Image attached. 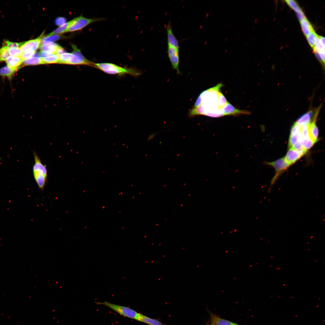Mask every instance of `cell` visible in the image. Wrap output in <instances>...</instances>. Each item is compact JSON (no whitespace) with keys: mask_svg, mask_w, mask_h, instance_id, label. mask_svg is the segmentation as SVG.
<instances>
[{"mask_svg":"<svg viewBox=\"0 0 325 325\" xmlns=\"http://www.w3.org/2000/svg\"><path fill=\"white\" fill-rule=\"evenodd\" d=\"M23 61L20 57L10 56L6 60L7 66L13 68H20V66Z\"/></svg>","mask_w":325,"mask_h":325,"instance_id":"obj_15","label":"cell"},{"mask_svg":"<svg viewBox=\"0 0 325 325\" xmlns=\"http://www.w3.org/2000/svg\"><path fill=\"white\" fill-rule=\"evenodd\" d=\"M65 53H66V51L64 49L60 46H59L57 48L55 54L60 55Z\"/></svg>","mask_w":325,"mask_h":325,"instance_id":"obj_36","label":"cell"},{"mask_svg":"<svg viewBox=\"0 0 325 325\" xmlns=\"http://www.w3.org/2000/svg\"><path fill=\"white\" fill-rule=\"evenodd\" d=\"M92 67L103 72L111 75H122L129 74L134 76L141 75V73L134 68L123 67L110 63H94Z\"/></svg>","mask_w":325,"mask_h":325,"instance_id":"obj_1","label":"cell"},{"mask_svg":"<svg viewBox=\"0 0 325 325\" xmlns=\"http://www.w3.org/2000/svg\"><path fill=\"white\" fill-rule=\"evenodd\" d=\"M317 36V35L314 29L306 37L309 45L313 49L314 47Z\"/></svg>","mask_w":325,"mask_h":325,"instance_id":"obj_25","label":"cell"},{"mask_svg":"<svg viewBox=\"0 0 325 325\" xmlns=\"http://www.w3.org/2000/svg\"><path fill=\"white\" fill-rule=\"evenodd\" d=\"M43 64L52 63H58L59 60V55L53 54L49 56L42 58Z\"/></svg>","mask_w":325,"mask_h":325,"instance_id":"obj_24","label":"cell"},{"mask_svg":"<svg viewBox=\"0 0 325 325\" xmlns=\"http://www.w3.org/2000/svg\"><path fill=\"white\" fill-rule=\"evenodd\" d=\"M9 48L6 46H4L0 48V62L6 60L10 56Z\"/></svg>","mask_w":325,"mask_h":325,"instance_id":"obj_26","label":"cell"},{"mask_svg":"<svg viewBox=\"0 0 325 325\" xmlns=\"http://www.w3.org/2000/svg\"><path fill=\"white\" fill-rule=\"evenodd\" d=\"M19 68H11L8 66H5L0 68V76H6L9 79H11L12 76Z\"/></svg>","mask_w":325,"mask_h":325,"instance_id":"obj_18","label":"cell"},{"mask_svg":"<svg viewBox=\"0 0 325 325\" xmlns=\"http://www.w3.org/2000/svg\"><path fill=\"white\" fill-rule=\"evenodd\" d=\"M227 50H227H227H225V52H227Z\"/></svg>","mask_w":325,"mask_h":325,"instance_id":"obj_40","label":"cell"},{"mask_svg":"<svg viewBox=\"0 0 325 325\" xmlns=\"http://www.w3.org/2000/svg\"><path fill=\"white\" fill-rule=\"evenodd\" d=\"M71 53H65L59 55L60 60L58 63L68 64Z\"/></svg>","mask_w":325,"mask_h":325,"instance_id":"obj_29","label":"cell"},{"mask_svg":"<svg viewBox=\"0 0 325 325\" xmlns=\"http://www.w3.org/2000/svg\"><path fill=\"white\" fill-rule=\"evenodd\" d=\"M224 116H236L240 114L249 115L250 112L246 110H240L236 108L229 102L221 109Z\"/></svg>","mask_w":325,"mask_h":325,"instance_id":"obj_11","label":"cell"},{"mask_svg":"<svg viewBox=\"0 0 325 325\" xmlns=\"http://www.w3.org/2000/svg\"><path fill=\"white\" fill-rule=\"evenodd\" d=\"M314 53L317 58L318 59V60L320 62V63L324 66V63L323 62L319 54L317 51H313Z\"/></svg>","mask_w":325,"mask_h":325,"instance_id":"obj_37","label":"cell"},{"mask_svg":"<svg viewBox=\"0 0 325 325\" xmlns=\"http://www.w3.org/2000/svg\"><path fill=\"white\" fill-rule=\"evenodd\" d=\"M97 304L106 306L125 317L139 321L141 314L128 307L113 304L104 301L96 302Z\"/></svg>","mask_w":325,"mask_h":325,"instance_id":"obj_3","label":"cell"},{"mask_svg":"<svg viewBox=\"0 0 325 325\" xmlns=\"http://www.w3.org/2000/svg\"><path fill=\"white\" fill-rule=\"evenodd\" d=\"M62 36L59 35H54L50 36H46L42 38V41H45L53 42L60 39Z\"/></svg>","mask_w":325,"mask_h":325,"instance_id":"obj_30","label":"cell"},{"mask_svg":"<svg viewBox=\"0 0 325 325\" xmlns=\"http://www.w3.org/2000/svg\"><path fill=\"white\" fill-rule=\"evenodd\" d=\"M34 163L32 172L34 179L39 189L44 188L47 179L48 172L46 166L44 164L36 152L33 153Z\"/></svg>","mask_w":325,"mask_h":325,"instance_id":"obj_2","label":"cell"},{"mask_svg":"<svg viewBox=\"0 0 325 325\" xmlns=\"http://www.w3.org/2000/svg\"><path fill=\"white\" fill-rule=\"evenodd\" d=\"M166 29L168 45L179 49V46L178 42L173 32L170 22H169L166 26Z\"/></svg>","mask_w":325,"mask_h":325,"instance_id":"obj_12","label":"cell"},{"mask_svg":"<svg viewBox=\"0 0 325 325\" xmlns=\"http://www.w3.org/2000/svg\"><path fill=\"white\" fill-rule=\"evenodd\" d=\"M59 46L58 44L53 42L42 41V44L40 45L39 48L41 51L55 54L57 48Z\"/></svg>","mask_w":325,"mask_h":325,"instance_id":"obj_14","label":"cell"},{"mask_svg":"<svg viewBox=\"0 0 325 325\" xmlns=\"http://www.w3.org/2000/svg\"><path fill=\"white\" fill-rule=\"evenodd\" d=\"M138 321L149 325H166L157 320L151 318L141 314Z\"/></svg>","mask_w":325,"mask_h":325,"instance_id":"obj_20","label":"cell"},{"mask_svg":"<svg viewBox=\"0 0 325 325\" xmlns=\"http://www.w3.org/2000/svg\"><path fill=\"white\" fill-rule=\"evenodd\" d=\"M73 52L69 59L68 63L71 65H84L92 67L94 62L86 59L80 51L74 45H72Z\"/></svg>","mask_w":325,"mask_h":325,"instance_id":"obj_6","label":"cell"},{"mask_svg":"<svg viewBox=\"0 0 325 325\" xmlns=\"http://www.w3.org/2000/svg\"><path fill=\"white\" fill-rule=\"evenodd\" d=\"M212 323L214 325H234L235 323L211 314Z\"/></svg>","mask_w":325,"mask_h":325,"instance_id":"obj_19","label":"cell"},{"mask_svg":"<svg viewBox=\"0 0 325 325\" xmlns=\"http://www.w3.org/2000/svg\"><path fill=\"white\" fill-rule=\"evenodd\" d=\"M8 51L10 55L13 57H20L23 53L20 48L9 49Z\"/></svg>","mask_w":325,"mask_h":325,"instance_id":"obj_31","label":"cell"},{"mask_svg":"<svg viewBox=\"0 0 325 325\" xmlns=\"http://www.w3.org/2000/svg\"><path fill=\"white\" fill-rule=\"evenodd\" d=\"M36 51L32 50L28 51L23 53L20 57L24 61L33 57Z\"/></svg>","mask_w":325,"mask_h":325,"instance_id":"obj_33","label":"cell"},{"mask_svg":"<svg viewBox=\"0 0 325 325\" xmlns=\"http://www.w3.org/2000/svg\"><path fill=\"white\" fill-rule=\"evenodd\" d=\"M105 20L103 18H88L81 16L73 20L66 32L80 30L92 23Z\"/></svg>","mask_w":325,"mask_h":325,"instance_id":"obj_5","label":"cell"},{"mask_svg":"<svg viewBox=\"0 0 325 325\" xmlns=\"http://www.w3.org/2000/svg\"><path fill=\"white\" fill-rule=\"evenodd\" d=\"M6 45L9 48H19L23 44L24 42H12L8 41L5 42Z\"/></svg>","mask_w":325,"mask_h":325,"instance_id":"obj_32","label":"cell"},{"mask_svg":"<svg viewBox=\"0 0 325 325\" xmlns=\"http://www.w3.org/2000/svg\"><path fill=\"white\" fill-rule=\"evenodd\" d=\"M320 107L321 106H319L316 110L313 117L312 121L308 125L309 136L315 143L318 140V129L316 125V122Z\"/></svg>","mask_w":325,"mask_h":325,"instance_id":"obj_8","label":"cell"},{"mask_svg":"<svg viewBox=\"0 0 325 325\" xmlns=\"http://www.w3.org/2000/svg\"><path fill=\"white\" fill-rule=\"evenodd\" d=\"M227 39H228L227 38H226V39H225V41H226V40H227Z\"/></svg>","mask_w":325,"mask_h":325,"instance_id":"obj_41","label":"cell"},{"mask_svg":"<svg viewBox=\"0 0 325 325\" xmlns=\"http://www.w3.org/2000/svg\"><path fill=\"white\" fill-rule=\"evenodd\" d=\"M319 39L323 46L325 47V38L324 37L318 36Z\"/></svg>","mask_w":325,"mask_h":325,"instance_id":"obj_38","label":"cell"},{"mask_svg":"<svg viewBox=\"0 0 325 325\" xmlns=\"http://www.w3.org/2000/svg\"><path fill=\"white\" fill-rule=\"evenodd\" d=\"M168 55L172 68L178 74H180L179 69L180 61L179 49L169 45L168 46Z\"/></svg>","mask_w":325,"mask_h":325,"instance_id":"obj_7","label":"cell"},{"mask_svg":"<svg viewBox=\"0 0 325 325\" xmlns=\"http://www.w3.org/2000/svg\"><path fill=\"white\" fill-rule=\"evenodd\" d=\"M285 1L289 6L294 10L296 13L302 11L295 1L286 0Z\"/></svg>","mask_w":325,"mask_h":325,"instance_id":"obj_27","label":"cell"},{"mask_svg":"<svg viewBox=\"0 0 325 325\" xmlns=\"http://www.w3.org/2000/svg\"><path fill=\"white\" fill-rule=\"evenodd\" d=\"M73 21V20L66 23L54 30L47 36H50L57 34H62L66 32L67 31Z\"/></svg>","mask_w":325,"mask_h":325,"instance_id":"obj_21","label":"cell"},{"mask_svg":"<svg viewBox=\"0 0 325 325\" xmlns=\"http://www.w3.org/2000/svg\"><path fill=\"white\" fill-rule=\"evenodd\" d=\"M234 325H238V324H236L235 323V324H234Z\"/></svg>","mask_w":325,"mask_h":325,"instance_id":"obj_42","label":"cell"},{"mask_svg":"<svg viewBox=\"0 0 325 325\" xmlns=\"http://www.w3.org/2000/svg\"><path fill=\"white\" fill-rule=\"evenodd\" d=\"M66 19L63 17H57L55 20V23L57 26H61L66 23Z\"/></svg>","mask_w":325,"mask_h":325,"instance_id":"obj_34","label":"cell"},{"mask_svg":"<svg viewBox=\"0 0 325 325\" xmlns=\"http://www.w3.org/2000/svg\"><path fill=\"white\" fill-rule=\"evenodd\" d=\"M302 31L304 35L307 37L314 29L309 21L304 18L300 21Z\"/></svg>","mask_w":325,"mask_h":325,"instance_id":"obj_17","label":"cell"},{"mask_svg":"<svg viewBox=\"0 0 325 325\" xmlns=\"http://www.w3.org/2000/svg\"><path fill=\"white\" fill-rule=\"evenodd\" d=\"M301 125L295 122L292 126L289 141V148L296 143L300 142L302 138Z\"/></svg>","mask_w":325,"mask_h":325,"instance_id":"obj_9","label":"cell"},{"mask_svg":"<svg viewBox=\"0 0 325 325\" xmlns=\"http://www.w3.org/2000/svg\"><path fill=\"white\" fill-rule=\"evenodd\" d=\"M24 65H35L43 64L42 58L40 57L33 56L23 61Z\"/></svg>","mask_w":325,"mask_h":325,"instance_id":"obj_23","label":"cell"},{"mask_svg":"<svg viewBox=\"0 0 325 325\" xmlns=\"http://www.w3.org/2000/svg\"><path fill=\"white\" fill-rule=\"evenodd\" d=\"M302 156V154L292 148H289L284 158L286 161L290 166L294 164Z\"/></svg>","mask_w":325,"mask_h":325,"instance_id":"obj_13","label":"cell"},{"mask_svg":"<svg viewBox=\"0 0 325 325\" xmlns=\"http://www.w3.org/2000/svg\"><path fill=\"white\" fill-rule=\"evenodd\" d=\"M266 164L273 167L275 170V174L272 179L270 186L268 192H270L271 187L277 181L279 176L286 170L290 165L286 161L284 158H281L272 162H267Z\"/></svg>","mask_w":325,"mask_h":325,"instance_id":"obj_4","label":"cell"},{"mask_svg":"<svg viewBox=\"0 0 325 325\" xmlns=\"http://www.w3.org/2000/svg\"><path fill=\"white\" fill-rule=\"evenodd\" d=\"M228 102L223 94L220 92L218 95L217 100V104L218 106L221 108L227 104Z\"/></svg>","mask_w":325,"mask_h":325,"instance_id":"obj_28","label":"cell"},{"mask_svg":"<svg viewBox=\"0 0 325 325\" xmlns=\"http://www.w3.org/2000/svg\"><path fill=\"white\" fill-rule=\"evenodd\" d=\"M300 142L303 148L306 151L310 149L315 143L309 136L302 137Z\"/></svg>","mask_w":325,"mask_h":325,"instance_id":"obj_22","label":"cell"},{"mask_svg":"<svg viewBox=\"0 0 325 325\" xmlns=\"http://www.w3.org/2000/svg\"><path fill=\"white\" fill-rule=\"evenodd\" d=\"M53 54L42 51H41L39 53V57L41 58H44L49 56Z\"/></svg>","mask_w":325,"mask_h":325,"instance_id":"obj_35","label":"cell"},{"mask_svg":"<svg viewBox=\"0 0 325 325\" xmlns=\"http://www.w3.org/2000/svg\"><path fill=\"white\" fill-rule=\"evenodd\" d=\"M210 325H214L213 323H211V324Z\"/></svg>","mask_w":325,"mask_h":325,"instance_id":"obj_39","label":"cell"},{"mask_svg":"<svg viewBox=\"0 0 325 325\" xmlns=\"http://www.w3.org/2000/svg\"><path fill=\"white\" fill-rule=\"evenodd\" d=\"M313 111L310 110L301 116L295 122L300 125H307L311 122V118L313 116Z\"/></svg>","mask_w":325,"mask_h":325,"instance_id":"obj_16","label":"cell"},{"mask_svg":"<svg viewBox=\"0 0 325 325\" xmlns=\"http://www.w3.org/2000/svg\"><path fill=\"white\" fill-rule=\"evenodd\" d=\"M44 33V32H43L36 39L24 42L20 47L22 53L31 50L36 51L39 47Z\"/></svg>","mask_w":325,"mask_h":325,"instance_id":"obj_10","label":"cell"}]
</instances>
